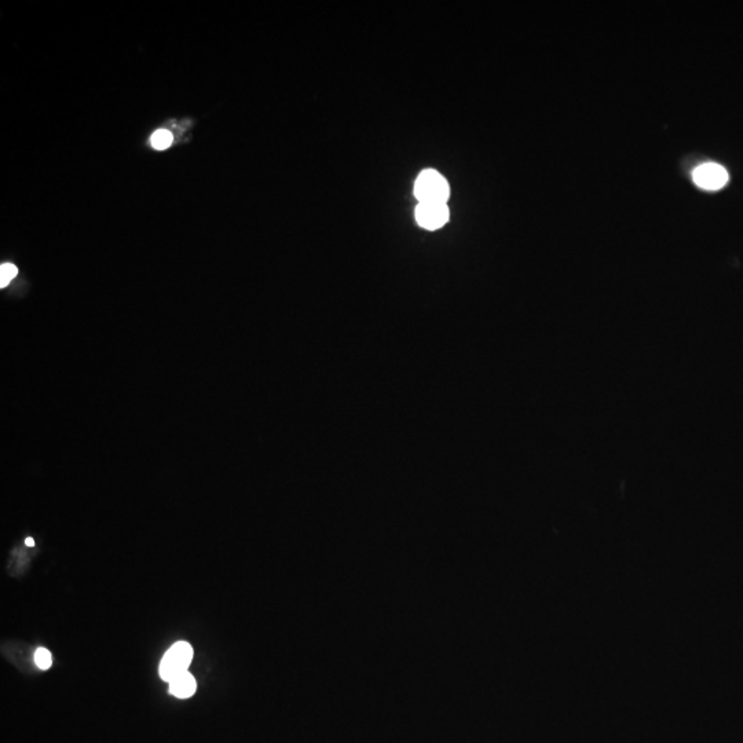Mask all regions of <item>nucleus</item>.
<instances>
[{
  "label": "nucleus",
  "instance_id": "obj_6",
  "mask_svg": "<svg viewBox=\"0 0 743 743\" xmlns=\"http://www.w3.org/2000/svg\"><path fill=\"white\" fill-rule=\"evenodd\" d=\"M172 140H174V136H172V134H171L169 131H167V129H157V131L151 135V138H150L151 146H153L154 149H157V150H164V149L169 147L171 143H172Z\"/></svg>",
  "mask_w": 743,
  "mask_h": 743
},
{
  "label": "nucleus",
  "instance_id": "obj_3",
  "mask_svg": "<svg viewBox=\"0 0 743 743\" xmlns=\"http://www.w3.org/2000/svg\"><path fill=\"white\" fill-rule=\"evenodd\" d=\"M416 220L427 230H437L449 222V207L442 202H419Z\"/></svg>",
  "mask_w": 743,
  "mask_h": 743
},
{
  "label": "nucleus",
  "instance_id": "obj_8",
  "mask_svg": "<svg viewBox=\"0 0 743 743\" xmlns=\"http://www.w3.org/2000/svg\"><path fill=\"white\" fill-rule=\"evenodd\" d=\"M34 662H36V665H37L40 669H43V671L48 669V668L51 667V664H52V658H51L50 651L45 650V649H43V647L37 649L36 653H34Z\"/></svg>",
  "mask_w": 743,
  "mask_h": 743
},
{
  "label": "nucleus",
  "instance_id": "obj_5",
  "mask_svg": "<svg viewBox=\"0 0 743 743\" xmlns=\"http://www.w3.org/2000/svg\"><path fill=\"white\" fill-rule=\"evenodd\" d=\"M196 690H197L196 679L189 672L182 673L180 676H178L169 683V693L175 695L176 698H182V700L190 698L191 695H194Z\"/></svg>",
  "mask_w": 743,
  "mask_h": 743
},
{
  "label": "nucleus",
  "instance_id": "obj_9",
  "mask_svg": "<svg viewBox=\"0 0 743 743\" xmlns=\"http://www.w3.org/2000/svg\"><path fill=\"white\" fill-rule=\"evenodd\" d=\"M25 543H26V545H29V547H33V545H34V541H33V538H30V537L26 538Z\"/></svg>",
  "mask_w": 743,
  "mask_h": 743
},
{
  "label": "nucleus",
  "instance_id": "obj_2",
  "mask_svg": "<svg viewBox=\"0 0 743 743\" xmlns=\"http://www.w3.org/2000/svg\"><path fill=\"white\" fill-rule=\"evenodd\" d=\"M193 647L186 642L175 643L163 657L160 662V676L164 682L171 683L174 679L187 672L193 660Z\"/></svg>",
  "mask_w": 743,
  "mask_h": 743
},
{
  "label": "nucleus",
  "instance_id": "obj_4",
  "mask_svg": "<svg viewBox=\"0 0 743 743\" xmlns=\"http://www.w3.org/2000/svg\"><path fill=\"white\" fill-rule=\"evenodd\" d=\"M693 179L697 186L705 190H720L729 183V172L716 163H707L695 168Z\"/></svg>",
  "mask_w": 743,
  "mask_h": 743
},
{
  "label": "nucleus",
  "instance_id": "obj_1",
  "mask_svg": "<svg viewBox=\"0 0 743 743\" xmlns=\"http://www.w3.org/2000/svg\"><path fill=\"white\" fill-rule=\"evenodd\" d=\"M415 196L419 202L446 204L450 197V186L438 171L426 169L415 182Z\"/></svg>",
  "mask_w": 743,
  "mask_h": 743
},
{
  "label": "nucleus",
  "instance_id": "obj_7",
  "mask_svg": "<svg viewBox=\"0 0 743 743\" xmlns=\"http://www.w3.org/2000/svg\"><path fill=\"white\" fill-rule=\"evenodd\" d=\"M17 273H18L17 266L11 263H3L0 266V286L1 288L7 286L11 282V280L17 277Z\"/></svg>",
  "mask_w": 743,
  "mask_h": 743
}]
</instances>
